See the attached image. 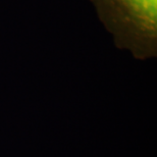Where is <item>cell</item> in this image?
Masks as SVG:
<instances>
[{
	"label": "cell",
	"instance_id": "6da1fadb",
	"mask_svg": "<svg viewBox=\"0 0 157 157\" xmlns=\"http://www.w3.org/2000/svg\"><path fill=\"white\" fill-rule=\"evenodd\" d=\"M119 48L137 57L155 55L157 0H90Z\"/></svg>",
	"mask_w": 157,
	"mask_h": 157
}]
</instances>
